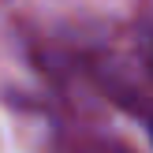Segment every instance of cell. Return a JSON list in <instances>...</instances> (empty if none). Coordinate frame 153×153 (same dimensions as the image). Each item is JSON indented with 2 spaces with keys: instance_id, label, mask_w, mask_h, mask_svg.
Masks as SVG:
<instances>
[{
  "instance_id": "cell-1",
  "label": "cell",
  "mask_w": 153,
  "mask_h": 153,
  "mask_svg": "<svg viewBox=\"0 0 153 153\" xmlns=\"http://www.w3.org/2000/svg\"><path fill=\"white\" fill-rule=\"evenodd\" d=\"M146 64H149V71H153V37L146 41Z\"/></svg>"
}]
</instances>
